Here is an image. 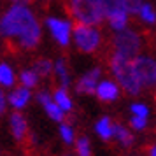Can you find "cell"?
<instances>
[{"label": "cell", "mask_w": 156, "mask_h": 156, "mask_svg": "<svg viewBox=\"0 0 156 156\" xmlns=\"http://www.w3.org/2000/svg\"><path fill=\"white\" fill-rule=\"evenodd\" d=\"M0 84L2 86H12L14 84V72L7 63L0 65Z\"/></svg>", "instance_id": "d6986e66"}, {"label": "cell", "mask_w": 156, "mask_h": 156, "mask_svg": "<svg viewBox=\"0 0 156 156\" xmlns=\"http://www.w3.org/2000/svg\"><path fill=\"white\" fill-rule=\"evenodd\" d=\"M95 95L102 102H114L119 97V86L116 84V83H112V81H100Z\"/></svg>", "instance_id": "30bf717a"}, {"label": "cell", "mask_w": 156, "mask_h": 156, "mask_svg": "<svg viewBox=\"0 0 156 156\" xmlns=\"http://www.w3.org/2000/svg\"><path fill=\"white\" fill-rule=\"evenodd\" d=\"M46 25H48V30L51 32V35L55 37L60 46L67 48L70 44V35H72V25L67 20H60V18H46Z\"/></svg>", "instance_id": "52a82bcc"}, {"label": "cell", "mask_w": 156, "mask_h": 156, "mask_svg": "<svg viewBox=\"0 0 156 156\" xmlns=\"http://www.w3.org/2000/svg\"><path fill=\"white\" fill-rule=\"evenodd\" d=\"M67 9L76 20V23L88 25V27H97L105 18L97 0H69Z\"/></svg>", "instance_id": "3957f363"}, {"label": "cell", "mask_w": 156, "mask_h": 156, "mask_svg": "<svg viewBox=\"0 0 156 156\" xmlns=\"http://www.w3.org/2000/svg\"><path fill=\"white\" fill-rule=\"evenodd\" d=\"M97 2H98L100 9L104 11V16H105L107 20H111L112 16L119 14V12L125 11L123 5H121V0H97Z\"/></svg>", "instance_id": "4fadbf2b"}, {"label": "cell", "mask_w": 156, "mask_h": 156, "mask_svg": "<svg viewBox=\"0 0 156 156\" xmlns=\"http://www.w3.org/2000/svg\"><path fill=\"white\" fill-rule=\"evenodd\" d=\"M55 72H56V77L60 81V84L62 88H69L70 84V77H69V69H67V62H65L63 58H58L56 63H55Z\"/></svg>", "instance_id": "2e32d148"}, {"label": "cell", "mask_w": 156, "mask_h": 156, "mask_svg": "<svg viewBox=\"0 0 156 156\" xmlns=\"http://www.w3.org/2000/svg\"><path fill=\"white\" fill-rule=\"evenodd\" d=\"M44 111L48 112V116H49L51 119H55V121H63L65 118V112L62 111V107L58 105L55 100H49L48 104H44Z\"/></svg>", "instance_id": "ac0fdd59"}, {"label": "cell", "mask_w": 156, "mask_h": 156, "mask_svg": "<svg viewBox=\"0 0 156 156\" xmlns=\"http://www.w3.org/2000/svg\"><path fill=\"white\" fill-rule=\"evenodd\" d=\"M72 30H74V42H76L79 51H83V53H93V51H97L100 48L102 37H100V32L95 27L76 23Z\"/></svg>", "instance_id": "5b68a950"}, {"label": "cell", "mask_w": 156, "mask_h": 156, "mask_svg": "<svg viewBox=\"0 0 156 156\" xmlns=\"http://www.w3.org/2000/svg\"><path fill=\"white\" fill-rule=\"evenodd\" d=\"M121 5L128 12V16H133L140 12L142 5H144V0H121Z\"/></svg>", "instance_id": "ffe728a7"}, {"label": "cell", "mask_w": 156, "mask_h": 156, "mask_svg": "<svg viewBox=\"0 0 156 156\" xmlns=\"http://www.w3.org/2000/svg\"><path fill=\"white\" fill-rule=\"evenodd\" d=\"M146 125H147V118H140V116L132 118V128H135V130H144Z\"/></svg>", "instance_id": "484cf974"}, {"label": "cell", "mask_w": 156, "mask_h": 156, "mask_svg": "<svg viewBox=\"0 0 156 156\" xmlns=\"http://www.w3.org/2000/svg\"><path fill=\"white\" fill-rule=\"evenodd\" d=\"M65 156H70V154H65Z\"/></svg>", "instance_id": "f546056e"}, {"label": "cell", "mask_w": 156, "mask_h": 156, "mask_svg": "<svg viewBox=\"0 0 156 156\" xmlns=\"http://www.w3.org/2000/svg\"><path fill=\"white\" fill-rule=\"evenodd\" d=\"M20 79H21V86L28 88V90L34 88V86H37V83H39V76L34 70H23Z\"/></svg>", "instance_id": "44dd1931"}, {"label": "cell", "mask_w": 156, "mask_h": 156, "mask_svg": "<svg viewBox=\"0 0 156 156\" xmlns=\"http://www.w3.org/2000/svg\"><path fill=\"white\" fill-rule=\"evenodd\" d=\"M7 102H9V100L5 98V95H4V90L0 88V116H2V114L5 112V107H7Z\"/></svg>", "instance_id": "4316f807"}, {"label": "cell", "mask_w": 156, "mask_h": 156, "mask_svg": "<svg viewBox=\"0 0 156 156\" xmlns=\"http://www.w3.org/2000/svg\"><path fill=\"white\" fill-rule=\"evenodd\" d=\"M130 112L133 114V116H140V118H147L149 114V109L146 104H140V102H135L133 105L130 107Z\"/></svg>", "instance_id": "d4e9b609"}, {"label": "cell", "mask_w": 156, "mask_h": 156, "mask_svg": "<svg viewBox=\"0 0 156 156\" xmlns=\"http://www.w3.org/2000/svg\"><path fill=\"white\" fill-rule=\"evenodd\" d=\"M139 16H140V20H144L146 23H154L156 21V11L153 9V5H149V4H144V5H142Z\"/></svg>", "instance_id": "603a6c76"}, {"label": "cell", "mask_w": 156, "mask_h": 156, "mask_svg": "<svg viewBox=\"0 0 156 156\" xmlns=\"http://www.w3.org/2000/svg\"><path fill=\"white\" fill-rule=\"evenodd\" d=\"M109 65H111V70H112L118 84L125 91L130 93V95H139L140 93L144 84L140 83V79L137 76L130 58H125L121 55H118V53H112V56L109 60Z\"/></svg>", "instance_id": "7a4b0ae2"}, {"label": "cell", "mask_w": 156, "mask_h": 156, "mask_svg": "<svg viewBox=\"0 0 156 156\" xmlns=\"http://www.w3.org/2000/svg\"><path fill=\"white\" fill-rule=\"evenodd\" d=\"M60 137L63 139V142L72 144V142H74V130H72V126L62 123V125H60Z\"/></svg>", "instance_id": "cb8c5ba5"}, {"label": "cell", "mask_w": 156, "mask_h": 156, "mask_svg": "<svg viewBox=\"0 0 156 156\" xmlns=\"http://www.w3.org/2000/svg\"><path fill=\"white\" fill-rule=\"evenodd\" d=\"M133 69L144 86H156V60L151 56H137L132 60Z\"/></svg>", "instance_id": "8992f818"}, {"label": "cell", "mask_w": 156, "mask_h": 156, "mask_svg": "<svg viewBox=\"0 0 156 156\" xmlns=\"http://www.w3.org/2000/svg\"><path fill=\"white\" fill-rule=\"evenodd\" d=\"M30 97H32V93H30L28 88H25V86H20V88H16L11 91V95L7 97L9 104L14 107V109H23V107L28 104Z\"/></svg>", "instance_id": "8fae6325"}, {"label": "cell", "mask_w": 156, "mask_h": 156, "mask_svg": "<svg viewBox=\"0 0 156 156\" xmlns=\"http://www.w3.org/2000/svg\"><path fill=\"white\" fill-rule=\"evenodd\" d=\"M32 70L35 72L39 77H48V76H51V72L55 70V63L49 58H37L34 62V69Z\"/></svg>", "instance_id": "5bb4252c"}, {"label": "cell", "mask_w": 156, "mask_h": 156, "mask_svg": "<svg viewBox=\"0 0 156 156\" xmlns=\"http://www.w3.org/2000/svg\"><path fill=\"white\" fill-rule=\"evenodd\" d=\"M100 74H102V70L98 67L86 72L84 76L77 81V84H76L77 93H97V88L100 84Z\"/></svg>", "instance_id": "ba28073f"}, {"label": "cell", "mask_w": 156, "mask_h": 156, "mask_svg": "<svg viewBox=\"0 0 156 156\" xmlns=\"http://www.w3.org/2000/svg\"><path fill=\"white\" fill-rule=\"evenodd\" d=\"M53 100L62 107V111H63V112H70V111H72V98L69 97V93H67L65 88H62V86L56 88L55 93H53Z\"/></svg>", "instance_id": "9a60e30c"}, {"label": "cell", "mask_w": 156, "mask_h": 156, "mask_svg": "<svg viewBox=\"0 0 156 156\" xmlns=\"http://www.w3.org/2000/svg\"><path fill=\"white\" fill-rule=\"evenodd\" d=\"M147 156H156V144H153V146L147 149Z\"/></svg>", "instance_id": "f1b7e54d"}, {"label": "cell", "mask_w": 156, "mask_h": 156, "mask_svg": "<svg viewBox=\"0 0 156 156\" xmlns=\"http://www.w3.org/2000/svg\"><path fill=\"white\" fill-rule=\"evenodd\" d=\"M9 126H11V133L18 142H23L28 135V123L25 119V116L21 112H12L9 118Z\"/></svg>", "instance_id": "9c48e42d"}, {"label": "cell", "mask_w": 156, "mask_h": 156, "mask_svg": "<svg viewBox=\"0 0 156 156\" xmlns=\"http://www.w3.org/2000/svg\"><path fill=\"white\" fill-rule=\"evenodd\" d=\"M95 132L98 133L100 139H104V140H109L111 137H114V125L111 118H107V116H102L98 121H97V125H95Z\"/></svg>", "instance_id": "7c38bea8"}, {"label": "cell", "mask_w": 156, "mask_h": 156, "mask_svg": "<svg viewBox=\"0 0 156 156\" xmlns=\"http://www.w3.org/2000/svg\"><path fill=\"white\" fill-rule=\"evenodd\" d=\"M0 35L12 39L23 49H34L41 42V25L34 12L23 5H12L0 18Z\"/></svg>", "instance_id": "6da1fadb"}, {"label": "cell", "mask_w": 156, "mask_h": 156, "mask_svg": "<svg viewBox=\"0 0 156 156\" xmlns=\"http://www.w3.org/2000/svg\"><path fill=\"white\" fill-rule=\"evenodd\" d=\"M140 46H142L140 35L137 32L128 30V28L123 30V32H116V35L112 39L114 53H118V55H121L125 58H130V60L139 56Z\"/></svg>", "instance_id": "277c9868"}, {"label": "cell", "mask_w": 156, "mask_h": 156, "mask_svg": "<svg viewBox=\"0 0 156 156\" xmlns=\"http://www.w3.org/2000/svg\"><path fill=\"white\" fill-rule=\"evenodd\" d=\"M76 151H77V156H91L90 140L86 137H79L77 140H76Z\"/></svg>", "instance_id": "7402d4cb"}, {"label": "cell", "mask_w": 156, "mask_h": 156, "mask_svg": "<svg viewBox=\"0 0 156 156\" xmlns=\"http://www.w3.org/2000/svg\"><path fill=\"white\" fill-rule=\"evenodd\" d=\"M14 5H23V7H27V5H30L34 0H11Z\"/></svg>", "instance_id": "83f0119b"}, {"label": "cell", "mask_w": 156, "mask_h": 156, "mask_svg": "<svg viewBox=\"0 0 156 156\" xmlns=\"http://www.w3.org/2000/svg\"><path fill=\"white\" fill-rule=\"evenodd\" d=\"M114 137H116V140L119 142L123 147H130L133 144V135L128 132V128H125L119 123L114 125Z\"/></svg>", "instance_id": "e0dca14e"}]
</instances>
